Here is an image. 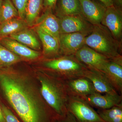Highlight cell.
I'll return each mask as SVG.
<instances>
[{
  "mask_svg": "<svg viewBox=\"0 0 122 122\" xmlns=\"http://www.w3.org/2000/svg\"><path fill=\"white\" fill-rule=\"evenodd\" d=\"M122 44L102 24L94 25L93 30L85 39L86 45L110 60L119 62H122Z\"/></svg>",
  "mask_w": 122,
  "mask_h": 122,
  "instance_id": "cell-3",
  "label": "cell"
},
{
  "mask_svg": "<svg viewBox=\"0 0 122 122\" xmlns=\"http://www.w3.org/2000/svg\"><path fill=\"white\" fill-rule=\"evenodd\" d=\"M74 55L76 59L86 67L102 72L107 63L110 60L86 45L83 46Z\"/></svg>",
  "mask_w": 122,
  "mask_h": 122,
  "instance_id": "cell-7",
  "label": "cell"
},
{
  "mask_svg": "<svg viewBox=\"0 0 122 122\" xmlns=\"http://www.w3.org/2000/svg\"><path fill=\"white\" fill-rule=\"evenodd\" d=\"M66 108L78 122H105L84 99L69 95Z\"/></svg>",
  "mask_w": 122,
  "mask_h": 122,
  "instance_id": "cell-5",
  "label": "cell"
},
{
  "mask_svg": "<svg viewBox=\"0 0 122 122\" xmlns=\"http://www.w3.org/2000/svg\"><path fill=\"white\" fill-rule=\"evenodd\" d=\"M89 34L75 33L61 34L59 44L61 55H74L85 45V39Z\"/></svg>",
  "mask_w": 122,
  "mask_h": 122,
  "instance_id": "cell-8",
  "label": "cell"
},
{
  "mask_svg": "<svg viewBox=\"0 0 122 122\" xmlns=\"http://www.w3.org/2000/svg\"><path fill=\"white\" fill-rule=\"evenodd\" d=\"M81 13L87 21L93 25L101 24L107 7L102 3L93 0H79Z\"/></svg>",
  "mask_w": 122,
  "mask_h": 122,
  "instance_id": "cell-10",
  "label": "cell"
},
{
  "mask_svg": "<svg viewBox=\"0 0 122 122\" xmlns=\"http://www.w3.org/2000/svg\"><path fill=\"white\" fill-rule=\"evenodd\" d=\"M25 20L15 18L0 24V39L9 37L28 27Z\"/></svg>",
  "mask_w": 122,
  "mask_h": 122,
  "instance_id": "cell-20",
  "label": "cell"
},
{
  "mask_svg": "<svg viewBox=\"0 0 122 122\" xmlns=\"http://www.w3.org/2000/svg\"><path fill=\"white\" fill-rule=\"evenodd\" d=\"M0 104L5 122H21L10 109L3 103Z\"/></svg>",
  "mask_w": 122,
  "mask_h": 122,
  "instance_id": "cell-26",
  "label": "cell"
},
{
  "mask_svg": "<svg viewBox=\"0 0 122 122\" xmlns=\"http://www.w3.org/2000/svg\"><path fill=\"white\" fill-rule=\"evenodd\" d=\"M97 112L105 122H122V102L110 109H98Z\"/></svg>",
  "mask_w": 122,
  "mask_h": 122,
  "instance_id": "cell-22",
  "label": "cell"
},
{
  "mask_svg": "<svg viewBox=\"0 0 122 122\" xmlns=\"http://www.w3.org/2000/svg\"><path fill=\"white\" fill-rule=\"evenodd\" d=\"M44 0H28L25 20L28 26L34 25L43 7Z\"/></svg>",
  "mask_w": 122,
  "mask_h": 122,
  "instance_id": "cell-21",
  "label": "cell"
},
{
  "mask_svg": "<svg viewBox=\"0 0 122 122\" xmlns=\"http://www.w3.org/2000/svg\"><path fill=\"white\" fill-rule=\"evenodd\" d=\"M22 58L0 44V67H5L20 62Z\"/></svg>",
  "mask_w": 122,
  "mask_h": 122,
  "instance_id": "cell-24",
  "label": "cell"
},
{
  "mask_svg": "<svg viewBox=\"0 0 122 122\" xmlns=\"http://www.w3.org/2000/svg\"><path fill=\"white\" fill-rule=\"evenodd\" d=\"M0 122H5L4 118L0 104Z\"/></svg>",
  "mask_w": 122,
  "mask_h": 122,
  "instance_id": "cell-31",
  "label": "cell"
},
{
  "mask_svg": "<svg viewBox=\"0 0 122 122\" xmlns=\"http://www.w3.org/2000/svg\"><path fill=\"white\" fill-rule=\"evenodd\" d=\"M101 24L109 30L114 38L122 42V10L114 5L107 7Z\"/></svg>",
  "mask_w": 122,
  "mask_h": 122,
  "instance_id": "cell-9",
  "label": "cell"
},
{
  "mask_svg": "<svg viewBox=\"0 0 122 122\" xmlns=\"http://www.w3.org/2000/svg\"><path fill=\"white\" fill-rule=\"evenodd\" d=\"M65 81L69 95L84 98L97 92L91 81L85 76Z\"/></svg>",
  "mask_w": 122,
  "mask_h": 122,
  "instance_id": "cell-12",
  "label": "cell"
},
{
  "mask_svg": "<svg viewBox=\"0 0 122 122\" xmlns=\"http://www.w3.org/2000/svg\"><path fill=\"white\" fill-rule=\"evenodd\" d=\"M46 73L64 81L84 76L87 68L74 55H60L43 62Z\"/></svg>",
  "mask_w": 122,
  "mask_h": 122,
  "instance_id": "cell-4",
  "label": "cell"
},
{
  "mask_svg": "<svg viewBox=\"0 0 122 122\" xmlns=\"http://www.w3.org/2000/svg\"><path fill=\"white\" fill-rule=\"evenodd\" d=\"M59 18L61 34L86 33L89 34L94 25L81 14L63 17Z\"/></svg>",
  "mask_w": 122,
  "mask_h": 122,
  "instance_id": "cell-6",
  "label": "cell"
},
{
  "mask_svg": "<svg viewBox=\"0 0 122 122\" xmlns=\"http://www.w3.org/2000/svg\"><path fill=\"white\" fill-rule=\"evenodd\" d=\"M17 9L19 17L25 20L28 0H11Z\"/></svg>",
  "mask_w": 122,
  "mask_h": 122,
  "instance_id": "cell-25",
  "label": "cell"
},
{
  "mask_svg": "<svg viewBox=\"0 0 122 122\" xmlns=\"http://www.w3.org/2000/svg\"><path fill=\"white\" fill-rule=\"evenodd\" d=\"M57 0H44L43 7L45 9H49L54 10Z\"/></svg>",
  "mask_w": 122,
  "mask_h": 122,
  "instance_id": "cell-28",
  "label": "cell"
},
{
  "mask_svg": "<svg viewBox=\"0 0 122 122\" xmlns=\"http://www.w3.org/2000/svg\"><path fill=\"white\" fill-rule=\"evenodd\" d=\"M35 30L43 47V53L48 58L61 55L59 40L38 26Z\"/></svg>",
  "mask_w": 122,
  "mask_h": 122,
  "instance_id": "cell-15",
  "label": "cell"
},
{
  "mask_svg": "<svg viewBox=\"0 0 122 122\" xmlns=\"http://www.w3.org/2000/svg\"><path fill=\"white\" fill-rule=\"evenodd\" d=\"M0 44L22 59L34 60L41 56V53L21 44L9 37L0 39Z\"/></svg>",
  "mask_w": 122,
  "mask_h": 122,
  "instance_id": "cell-13",
  "label": "cell"
},
{
  "mask_svg": "<svg viewBox=\"0 0 122 122\" xmlns=\"http://www.w3.org/2000/svg\"><path fill=\"white\" fill-rule=\"evenodd\" d=\"M98 0L105 5L107 8L113 5V0Z\"/></svg>",
  "mask_w": 122,
  "mask_h": 122,
  "instance_id": "cell-29",
  "label": "cell"
},
{
  "mask_svg": "<svg viewBox=\"0 0 122 122\" xmlns=\"http://www.w3.org/2000/svg\"><path fill=\"white\" fill-rule=\"evenodd\" d=\"M119 94H122V62L110 60L102 71Z\"/></svg>",
  "mask_w": 122,
  "mask_h": 122,
  "instance_id": "cell-17",
  "label": "cell"
},
{
  "mask_svg": "<svg viewBox=\"0 0 122 122\" xmlns=\"http://www.w3.org/2000/svg\"><path fill=\"white\" fill-rule=\"evenodd\" d=\"M9 37L34 50H41V44L33 30L28 27L11 34Z\"/></svg>",
  "mask_w": 122,
  "mask_h": 122,
  "instance_id": "cell-19",
  "label": "cell"
},
{
  "mask_svg": "<svg viewBox=\"0 0 122 122\" xmlns=\"http://www.w3.org/2000/svg\"><path fill=\"white\" fill-rule=\"evenodd\" d=\"M113 1L115 7L122 10V0H113Z\"/></svg>",
  "mask_w": 122,
  "mask_h": 122,
  "instance_id": "cell-30",
  "label": "cell"
},
{
  "mask_svg": "<svg viewBox=\"0 0 122 122\" xmlns=\"http://www.w3.org/2000/svg\"><path fill=\"white\" fill-rule=\"evenodd\" d=\"M82 98L92 107L98 109H107L122 103V95L116 91L106 93L103 95L97 92Z\"/></svg>",
  "mask_w": 122,
  "mask_h": 122,
  "instance_id": "cell-11",
  "label": "cell"
},
{
  "mask_svg": "<svg viewBox=\"0 0 122 122\" xmlns=\"http://www.w3.org/2000/svg\"><path fill=\"white\" fill-rule=\"evenodd\" d=\"M54 10L58 18L81 14L79 0H57Z\"/></svg>",
  "mask_w": 122,
  "mask_h": 122,
  "instance_id": "cell-18",
  "label": "cell"
},
{
  "mask_svg": "<svg viewBox=\"0 0 122 122\" xmlns=\"http://www.w3.org/2000/svg\"><path fill=\"white\" fill-rule=\"evenodd\" d=\"M0 87L23 122H54L57 116L48 106L30 77L8 68L0 69Z\"/></svg>",
  "mask_w": 122,
  "mask_h": 122,
  "instance_id": "cell-1",
  "label": "cell"
},
{
  "mask_svg": "<svg viewBox=\"0 0 122 122\" xmlns=\"http://www.w3.org/2000/svg\"><path fill=\"white\" fill-rule=\"evenodd\" d=\"M18 17V11L11 0H2L0 9V24Z\"/></svg>",
  "mask_w": 122,
  "mask_h": 122,
  "instance_id": "cell-23",
  "label": "cell"
},
{
  "mask_svg": "<svg viewBox=\"0 0 122 122\" xmlns=\"http://www.w3.org/2000/svg\"><path fill=\"white\" fill-rule=\"evenodd\" d=\"M38 79L40 93L46 103L58 117L65 115L69 94L65 81L46 73L39 75Z\"/></svg>",
  "mask_w": 122,
  "mask_h": 122,
  "instance_id": "cell-2",
  "label": "cell"
},
{
  "mask_svg": "<svg viewBox=\"0 0 122 122\" xmlns=\"http://www.w3.org/2000/svg\"><path fill=\"white\" fill-rule=\"evenodd\" d=\"M84 76L89 79L98 93L104 94L116 91L104 73L100 71L87 67Z\"/></svg>",
  "mask_w": 122,
  "mask_h": 122,
  "instance_id": "cell-16",
  "label": "cell"
},
{
  "mask_svg": "<svg viewBox=\"0 0 122 122\" xmlns=\"http://www.w3.org/2000/svg\"><path fill=\"white\" fill-rule=\"evenodd\" d=\"M2 0H0V9L1 7V4H2Z\"/></svg>",
  "mask_w": 122,
  "mask_h": 122,
  "instance_id": "cell-32",
  "label": "cell"
},
{
  "mask_svg": "<svg viewBox=\"0 0 122 122\" xmlns=\"http://www.w3.org/2000/svg\"><path fill=\"white\" fill-rule=\"evenodd\" d=\"M54 122H78L74 116L68 111L65 115L61 117H57Z\"/></svg>",
  "mask_w": 122,
  "mask_h": 122,
  "instance_id": "cell-27",
  "label": "cell"
},
{
  "mask_svg": "<svg viewBox=\"0 0 122 122\" xmlns=\"http://www.w3.org/2000/svg\"><path fill=\"white\" fill-rule=\"evenodd\" d=\"M56 38L59 41L60 33L59 20L51 10L45 9L44 13L38 17L34 24Z\"/></svg>",
  "mask_w": 122,
  "mask_h": 122,
  "instance_id": "cell-14",
  "label": "cell"
}]
</instances>
